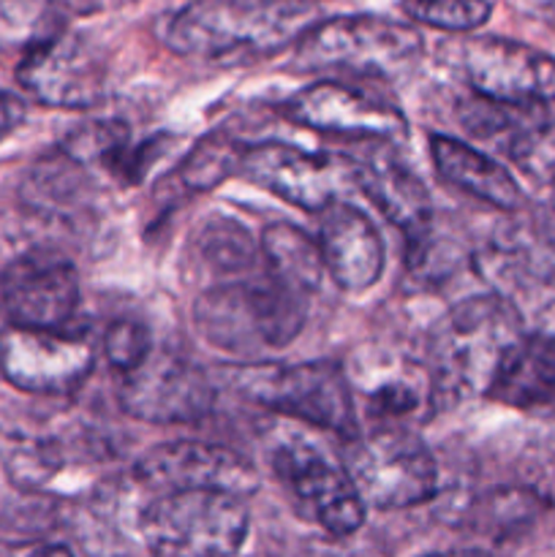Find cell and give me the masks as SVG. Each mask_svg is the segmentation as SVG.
I'll use <instances>...</instances> for the list:
<instances>
[{
  "mask_svg": "<svg viewBox=\"0 0 555 557\" xmlns=\"http://www.w3.org/2000/svg\"><path fill=\"white\" fill-rule=\"evenodd\" d=\"M256 239L239 221L226 215H215L201 223L194 237V256L207 272L221 277L239 275L250 270L256 261Z\"/></svg>",
  "mask_w": 555,
  "mask_h": 557,
  "instance_id": "cb8c5ba5",
  "label": "cell"
},
{
  "mask_svg": "<svg viewBox=\"0 0 555 557\" xmlns=\"http://www.w3.org/2000/svg\"><path fill=\"white\" fill-rule=\"evenodd\" d=\"M237 174L305 212H321L341 199L337 190H343V183L357 185L354 163L313 156L278 141L248 147L239 158Z\"/></svg>",
  "mask_w": 555,
  "mask_h": 557,
  "instance_id": "9a60e30c",
  "label": "cell"
},
{
  "mask_svg": "<svg viewBox=\"0 0 555 557\" xmlns=\"http://www.w3.org/2000/svg\"><path fill=\"white\" fill-rule=\"evenodd\" d=\"M134 479L152 495L172 490H221L248 498L259 490V476L248 457L205 441L156 446L136 462Z\"/></svg>",
  "mask_w": 555,
  "mask_h": 557,
  "instance_id": "5bb4252c",
  "label": "cell"
},
{
  "mask_svg": "<svg viewBox=\"0 0 555 557\" xmlns=\"http://www.w3.org/2000/svg\"><path fill=\"white\" fill-rule=\"evenodd\" d=\"M239 395L283 417L341 435H359L357 406L346 373L335 362L245 364L232 375Z\"/></svg>",
  "mask_w": 555,
  "mask_h": 557,
  "instance_id": "8992f818",
  "label": "cell"
},
{
  "mask_svg": "<svg viewBox=\"0 0 555 557\" xmlns=\"http://www.w3.org/2000/svg\"><path fill=\"white\" fill-rule=\"evenodd\" d=\"M506 223L482 253V270L495 275H520L547 281L555 272V221L544 212Z\"/></svg>",
  "mask_w": 555,
  "mask_h": 557,
  "instance_id": "44dd1931",
  "label": "cell"
},
{
  "mask_svg": "<svg viewBox=\"0 0 555 557\" xmlns=\"http://www.w3.org/2000/svg\"><path fill=\"white\" fill-rule=\"evenodd\" d=\"M522 337L520 315L498 294L455 305L430 332V386L444 403L488 395L501 362Z\"/></svg>",
  "mask_w": 555,
  "mask_h": 557,
  "instance_id": "7a4b0ae2",
  "label": "cell"
},
{
  "mask_svg": "<svg viewBox=\"0 0 555 557\" xmlns=\"http://www.w3.org/2000/svg\"><path fill=\"white\" fill-rule=\"evenodd\" d=\"M25 114L27 109L22 98H16L14 92L0 90V141L9 139V136L25 123Z\"/></svg>",
  "mask_w": 555,
  "mask_h": 557,
  "instance_id": "4dcf8cb0",
  "label": "cell"
},
{
  "mask_svg": "<svg viewBox=\"0 0 555 557\" xmlns=\"http://www.w3.org/2000/svg\"><path fill=\"white\" fill-rule=\"evenodd\" d=\"M424 557H493L484 553H435V555H424Z\"/></svg>",
  "mask_w": 555,
  "mask_h": 557,
  "instance_id": "836d02e7",
  "label": "cell"
},
{
  "mask_svg": "<svg viewBox=\"0 0 555 557\" xmlns=\"http://www.w3.org/2000/svg\"><path fill=\"white\" fill-rule=\"evenodd\" d=\"M354 183L392 226L400 228L411 248L414 264L433 223V201L422 180L397 158L379 156L368 163H354Z\"/></svg>",
  "mask_w": 555,
  "mask_h": 557,
  "instance_id": "ac0fdd59",
  "label": "cell"
},
{
  "mask_svg": "<svg viewBox=\"0 0 555 557\" xmlns=\"http://www.w3.org/2000/svg\"><path fill=\"white\" fill-rule=\"evenodd\" d=\"M319 243L324 270L343 292H365L384 272V243L373 221L346 201L319 212Z\"/></svg>",
  "mask_w": 555,
  "mask_h": 557,
  "instance_id": "e0dca14e",
  "label": "cell"
},
{
  "mask_svg": "<svg viewBox=\"0 0 555 557\" xmlns=\"http://www.w3.org/2000/svg\"><path fill=\"white\" fill-rule=\"evenodd\" d=\"M215 403V386L199 364L174 354H152L125 373L120 406L147 424H190L205 419Z\"/></svg>",
  "mask_w": 555,
  "mask_h": 557,
  "instance_id": "7c38bea8",
  "label": "cell"
},
{
  "mask_svg": "<svg viewBox=\"0 0 555 557\" xmlns=\"http://www.w3.org/2000/svg\"><path fill=\"white\" fill-rule=\"evenodd\" d=\"M286 114L299 125L348 139H403L406 117L397 109L368 98L337 82H316L286 103Z\"/></svg>",
  "mask_w": 555,
  "mask_h": 557,
  "instance_id": "2e32d148",
  "label": "cell"
},
{
  "mask_svg": "<svg viewBox=\"0 0 555 557\" xmlns=\"http://www.w3.org/2000/svg\"><path fill=\"white\" fill-rule=\"evenodd\" d=\"M79 275L52 250L22 253L0 272V308L14 326L63 330L79 308Z\"/></svg>",
  "mask_w": 555,
  "mask_h": 557,
  "instance_id": "4fadbf2b",
  "label": "cell"
},
{
  "mask_svg": "<svg viewBox=\"0 0 555 557\" xmlns=\"http://www.w3.org/2000/svg\"><path fill=\"white\" fill-rule=\"evenodd\" d=\"M316 22V0H196L169 20L163 41L183 58L254 60L299 41Z\"/></svg>",
  "mask_w": 555,
  "mask_h": 557,
  "instance_id": "6da1fadb",
  "label": "cell"
},
{
  "mask_svg": "<svg viewBox=\"0 0 555 557\" xmlns=\"http://www.w3.org/2000/svg\"><path fill=\"white\" fill-rule=\"evenodd\" d=\"M457 120L471 136H479V139L509 136L511 145L517 136L542 125L547 114H544L542 103L495 101V98L473 92V98L462 101L460 109H457Z\"/></svg>",
  "mask_w": 555,
  "mask_h": 557,
  "instance_id": "d4e9b609",
  "label": "cell"
},
{
  "mask_svg": "<svg viewBox=\"0 0 555 557\" xmlns=\"http://www.w3.org/2000/svg\"><path fill=\"white\" fill-rule=\"evenodd\" d=\"M259 253L267 264V275L310 297L324 281V259L316 239L292 223H270L261 232Z\"/></svg>",
  "mask_w": 555,
  "mask_h": 557,
  "instance_id": "7402d4cb",
  "label": "cell"
},
{
  "mask_svg": "<svg viewBox=\"0 0 555 557\" xmlns=\"http://www.w3.org/2000/svg\"><path fill=\"white\" fill-rule=\"evenodd\" d=\"M243 147L223 136H207L190 150V156L180 163V183L190 194H205V190L221 185L229 174H237Z\"/></svg>",
  "mask_w": 555,
  "mask_h": 557,
  "instance_id": "484cf974",
  "label": "cell"
},
{
  "mask_svg": "<svg viewBox=\"0 0 555 557\" xmlns=\"http://www.w3.org/2000/svg\"><path fill=\"white\" fill-rule=\"evenodd\" d=\"M5 466H9L14 482L30 487V484H41L44 479L52 476V471H58L60 457L47 441H20V444L11 446Z\"/></svg>",
  "mask_w": 555,
  "mask_h": 557,
  "instance_id": "f1b7e54d",
  "label": "cell"
},
{
  "mask_svg": "<svg viewBox=\"0 0 555 557\" xmlns=\"http://www.w3.org/2000/svg\"><path fill=\"white\" fill-rule=\"evenodd\" d=\"M96 351L76 332L5 326L0 332V375L30 395H71L92 373Z\"/></svg>",
  "mask_w": 555,
  "mask_h": 557,
  "instance_id": "9c48e42d",
  "label": "cell"
},
{
  "mask_svg": "<svg viewBox=\"0 0 555 557\" xmlns=\"http://www.w3.org/2000/svg\"><path fill=\"white\" fill-rule=\"evenodd\" d=\"M16 79L38 103L54 109H90L107 96L101 54L63 27L22 52Z\"/></svg>",
  "mask_w": 555,
  "mask_h": 557,
  "instance_id": "30bf717a",
  "label": "cell"
},
{
  "mask_svg": "<svg viewBox=\"0 0 555 557\" xmlns=\"http://www.w3.org/2000/svg\"><path fill=\"white\" fill-rule=\"evenodd\" d=\"M348 539H332V544H321V547L310 549L308 557H384L375 547L368 544H348Z\"/></svg>",
  "mask_w": 555,
  "mask_h": 557,
  "instance_id": "d6a6232c",
  "label": "cell"
},
{
  "mask_svg": "<svg viewBox=\"0 0 555 557\" xmlns=\"http://www.w3.org/2000/svg\"><path fill=\"white\" fill-rule=\"evenodd\" d=\"M550 183H553V205H555V177L550 180Z\"/></svg>",
  "mask_w": 555,
  "mask_h": 557,
  "instance_id": "e575fe53",
  "label": "cell"
},
{
  "mask_svg": "<svg viewBox=\"0 0 555 557\" xmlns=\"http://www.w3.org/2000/svg\"><path fill=\"white\" fill-rule=\"evenodd\" d=\"M272 471L299 517L319 525L330 539H346L362 528L365 509L346 468L335 466L303 438L281 441L270 451Z\"/></svg>",
  "mask_w": 555,
  "mask_h": 557,
  "instance_id": "ba28073f",
  "label": "cell"
},
{
  "mask_svg": "<svg viewBox=\"0 0 555 557\" xmlns=\"http://www.w3.org/2000/svg\"><path fill=\"white\" fill-rule=\"evenodd\" d=\"M430 156H433L439 177L460 188L462 194L477 196L479 201L504 212H517L526 207V196L517 180L477 147H468L466 141L452 139V136L433 134Z\"/></svg>",
  "mask_w": 555,
  "mask_h": 557,
  "instance_id": "ffe728a7",
  "label": "cell"
},
{
  "mask_svg": "<svg viewBox=\"0 0 555 557\" xmlns=\"http://www.w3.org/2000/svg\"><path fill=\"white\" fill-rule=\"evenodd\" d=\"M403 11L422 25L446 33H471L490 20L488 0H403Z\"/></svg>",
  "mask_w": 555,
  "mask_h": 557,
  "instance_id": "4316f807",
  "label": "cell"
},
{
  "mask_svg": "<svg viewBox=\"0 0 555 557\" xmlns=\"http://www.w3.org/2000/svg\"><path fill=\"white\" fill-rule=\"evenodd\" d=\"M341 466L370 509H411L433 498L439 490L433 451L403 424H381L373 433H359L346 441Z\"/></svg>",
  "mask_w": 555,
  "mask_h": 557,
  "instance_id": "5b68a950",
  "label": "cell"
},
{
  "mask_svg": "<svg viewBox=\"0 0 555 557\" xmlns=\"http://www.w3.org/2000/svg\"><path fill=\"white\" fill-rule=\"evenodd\" d=\"M422 406V395L414 389L411 381H386L375 386L368 397L370 417L381 419L384 424H397L411 419Z\"/></svg>",
  "mask_w": 555,
  "mask_h": 557,
  "instance_id": "f546056e",
  "label": "cell"
},
{
  "mask_svg": "<svg viewBox=\"0 0 555 557\" xmlns=\"http://www.w3.org/2000/svg\"><path fill=\"white\" fill-rule=\"evenodd\" d=\"M422 52V36L406 22L375 14L332 16L303 33L294 69L400 76L419 63Z\"/></svg>",
  "mask_w": 555,
  "mask_h": 557,
  "instance_id": "52a82bcc",
  "label": "cell"
},
{
  "mask_svg": "<svg viewBox=\"0 0 555 557\" xmlns=\"http://www.w3.org/2000/svg\"><path fill=\"white\" fill-rule=\"evenodd\" d=\"M248 522L245 498L221 490L156 493L136 517L152 557H237Z\"/></svg>",
  "mask_w": 555,
  "mask_h": 557,
  "instance_id": "277c9868",
  "label": "cell"
},
{
  "mask_svg": "<svg viewBox=\"0 0 555 557\" xmlns=\"http://www.w3.org/2000/svg\"><path fill=\"white\" fill-rule=\"evenodd\" d=\"M0 557H74L60 544L0 542Z\"/></svg>",
  "mask_w": 555,
  "mask_h": 557,
  "instance_id": "1f68e13d",
  "label": "cell"
},
{
  "mask_svg": "<svg viewBox=\"0 0 555 557\" xmlns=\"http://www.w3.org/2000/svg\"><path fill=\"white\" fill-rule=\"evenodd\" d=\"M308 297L267 277H243L207 288L194 305L199 335L232 357L286 348L303 332Z\"/></svg>",
  "mask_w": 555,
  "mask_h": 557,
  "instance_id": "3957f363",
  "label": "cell"
},
{
  "mask_svg": "<svg viewBox=\"0 0 555 557\" xmlns=\"http://www.w3.org/2000/svg\"><path fill=\"white\" fill-rule=\"evenodd\" d=\"M455 65L479 96L509 103L555 101V58L509 38H462Z\"/></svg>",
  "mask_w": 555,
  "mask_h": 557,
  "instance_id": "8fae6325",
  "label": "cell"
},
{
  "mask_svg": "<svg viewBox=\"0 0 555 557\" xmlns=\"http://www.w3.org/2000/svg\"><path fill=\"white\" fill-rule=\"evenodd\" d=\"M90 180L85 163L60 147L52 156L41 158L22 185V199L41 215H69L87 201Z\"/></svg>",
  "mask_w": 555,
  "mask_h": 557,
  "instance_id": "603a6c76",
  "label": "cell"
},
{
  "mask_svg": "<svg viewBox=\"0 0 555 557\" xmlns=\"http://www.w3.org/2000/svg\"><path fill=\"white\" fill-rule=\"evenodd\" d=\"M103 357L120 373H131L150 357V332L139 321H114L103 335Z\"/></svg>",
  "mask_w": 555,
  "mask_h": 557,
  "instance_id": "83f0119b",
  "label": "cell"
},
{
  "mask_svg": "<svg viewBox=\"0 0 555 557\" xmlns=\"http://www.w3.org/2000/svg\"><path fill=\"white\" fill-rule=\"evenodd\" d=\"M488 397L517 411L555 408V332L522 335L501 362Z\"/></svg>",
  "mask_w": 555,
  "mask_h": 557,
  "instance_id": "d6986e66",
  "label": "cell"
}]
</instances>
